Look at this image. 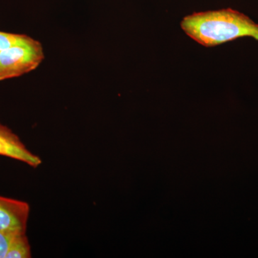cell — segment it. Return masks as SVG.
Masks as SVG:
<instances>
[{
	"mask_svg": "<svg viewBox=\"0 0 258 258\" xmlns=\"http://www.w3.org/2000/svg\"><path fill=\"white\" fill-rule=\"evenodd\" d=\"M186 35L207 47L217 46L240 37L258 40V24L231 8L195 13L180 23Z\"/></svg>",
	"mask_w": 258,
	"mask_h": 258,
	"instance_id": "obj_1",
	"label": "cell"
},
{
	"mask_svg": "<svg viewBox=\"0 0 258 258\" xmlns=\"http://www.w3.org/2000/svg\"><path fill=\"white\" fill-rule=\"evenodd\" d=\"M41 43L31 38L21 45L0 51V81L34 71L44 60Z\"/></svg>",
	"mask_w": 258,
	"mask_h": 258,
	"instance_id": "obj_2",
	"label": "cell"
},
{
	"mask_svg": "<svg viewBox=\"0 0 258 258\" xmlns=\"http://www.w3.org/2000/svg\"><path fill=\"white\" fill-rule=\"evenodd\" d=\"M29 214L28 203L0 196V230L25 233Z\"/></svg>",
	"mask_w": 258,
	"mask_h": 258,
	"instance_id": "obj_3",
	"label": "cell"
},
{
	"mask_svg": "<svg viewBox=\"0 0 258 258\" xmlns=\"http://www.w3.org/2000/svg\"><path fill=\"white\" fill-rule=\"evenodd\" d=\"M0 155L22 161L32 167L42 164L38 156L32 154L11 129L0 123Z\"/></svg>",
	"mask_w": 258,
	"mask_h": 258,
	"instance_id": "obj_4",
	"label": "cell"
},
{
	"mask_svg": "<svg viewBox=\"0 0 258 258\" xmlns=\"http://www.w3.org/2000/svg\"><path fill=\"white\" fill-rule=\"evenodd\" d=\"M31 251L28 237L25 234H21L16 237L7 254L6 258H30Z\"/></svg>",
	"mask_w": 258,
	"mask_h": 258,
	"instance_id": "obj_5",
	"label": "cell"
},
{
	"mask_svg": "<svg viewBox=\"0 0 258 258\" xmlns=\"http://www.w3.org/2000/svg\"><path fill=\"white\" fill-rule=\"evenodd\" d=\"M30 38L31 37L28 35L0 32V51L21 45L28 41Z\"/></svg>",
	"mask_w": 258,
	"mask_h": 258,
	"instance_id": "obj_6",
	"label": "cell"
},
{
	"mask_svg": "<svg viewBox=\"0 0 258 258\" xmlns=\"http://www.w3.org/2000/svg\"><path fill=\"white\" fill-rule=\"evenodd\" d=\"M23 232L0 230V258H6L7 254L16 237Z\"/></svg>",
	"mask_w": 258,
	"mask_h": 258,
	"instance_id": "obj_7",
	"label": "cell"
}]
</instances>
